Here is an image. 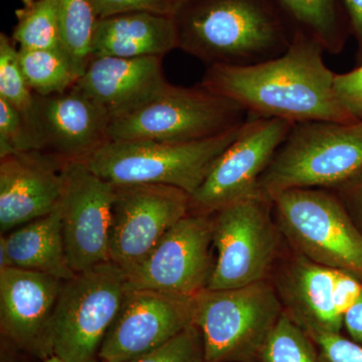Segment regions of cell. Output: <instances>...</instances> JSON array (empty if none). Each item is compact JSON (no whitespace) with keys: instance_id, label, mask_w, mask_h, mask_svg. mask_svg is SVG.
<instances>
[{"instance_id":"cell-13","label":"cell","mask_w":362,"mask_h":362,"mask_svg":"<svg viewBox=\"0 0 362 362\" xmlns=\"http://www.w3.org/2000/svg\"><path fill=\"white\" fill-rule=\"evenodd\" d=\"M59 211L71 268L76 274L111 261L110 230L116 187L87 162H65Z\"/></svg>"},{"instance_id":"cell-37","label":"cell","mask_w":362,"mask_h":362,"mask_svg":"<svg viewBox=\"0 0 362 362\" xmlns=\"http://www.w3.org/2000/svg\"><path fill=\"white\" fill-rule=\"evenodd\" d=\"M11 267H13V264L11 262V257H9L4 243L0 242V270L11 268Z\"/></svg>"},{"instance_id":"cell-19","label":"cell","mask_w":362,"mask_h":362,"mask_svg":"<svg viewBox=\"0 0 362 362\" xmlns=\"http://www.w3.org/2000/svg\"><path fill=\"white\" fill-rule=\"evenodd\" d=\"M162 58H93L71 89L99 105L114 120L151 101L168 84Z\"/></svg>"},{"instance_id":"cell-39","label":"cell","mask_w":362,"mask_h":362,"mask_svg":"<svg viewBox=\"0 0 362 362\" xmlns=\"http://www.w3.org/2000/svg\"><path fill=\"white\" fill-rule=\"evenodd\" d=\"M178 1H180V4H183V2H185V0H178Z\"/></svg>"},{"instance_id":"cell-25","label":"cell","mask_w":362,"mask_h":362,"mask_svg":"<svg viewBox=\"0 0 362 362\" xmlns=\"http://www.w3.org/2000/svg\"><path fill=\"white\" fill-rule=\"evenodd\" d=\"M259 362H320L315 342L308 333L286 315L272 331Z\"/></svg>"},{"instance_id":"cell-22","label":"cell","mask_w":362,"mask_h":362,"mask_svg":"<svg viewBox=\"0 0 362 362\" xmlns=\"http://www.w3.org/2000/svg\"><path fill=\"white\" fill-rule=\"evenodd\" d=\"M18 49L26 83L37 96L63 94L78 82L80 76L62 47Z\"/></svg>"},{"instance_id":"cell-12","label":"cell","mask_w":362,"mask_h":362,"mask_svg":"<svg viewBox=\"0 0 362 362\" xmlns=\"http://www.w3.org/2000/svg\"><path fill=\"white\" fill-rule=\"evenodd\" d=\"M115 187L110 256L127 275L189 214L190 194L164 185Z\"/></svg>"},{"instance_id":"cell-15","label":"cell","mask_w":362,"mask_h":362,"mask_svg":"<svg viewBox=\"0 0 362 362\" xmlns=\"http://www.w3.org/2000/svg\"><path fill=\"white\" fill-rule=\"evenodd\" d=\"M25 119L35 148L62 162L86 161L111 141L110 116L74 89L52 96L35 95Z\"/></svg>"},{"instance_id":"cell-11","label":"cell","mask_w":362,"mask_h":362,"mask_svg":"<svg viewBox=\"0 0 362 362\" xmlns=\"http://www.w3.org/2000/svg\"><path fill=\"white\" fill-rule=\"evenodd\" d=\"M293 125L283 119L249 116L239 136L190 197L189 213L213 214L221 207L259 194V181Z\"/></svg>"},{"instance_id":"cell-26","label":"cell","mask_w":362,"mask_h":362,"mask_svg":"<svg viewBox=\"0 0 362 362\" xmlns=\"http://www.w3.org/2000/svg\"><path fill=\"white\" fill-rule=\"evenodd\" d=\"M285 8L318 40L324 49H341L335 0H280Z\"/></svg>"},{"instance_id":"cell-40","label":"cell","mask_w":362,"mask_h":362,"mask_svg":"<svg viewBox=\"0 0 362 362\" xmlns=\"http://www.w3.org/2000/svg\"><path fill=\"white\" fill-rule=\"evenodd\" d=\"M94 362H106V361H100V359H97V361H95Z\"/></svg>"},{"instance_id":"cell-18","label":"cell","mask_w":362,"mask_h":362,"mask_svg":"<svg viewBox=\"0 0 362 362\" xmlns=\"http://www.w3.org/2000/svg\"><path fill=\"white\" fill-rule=\"evenodd\" d=\"M64 163L40 150L0 158L1 235L58 209L63 194Z\"/></svg>"},{"instance_id":"cell-29","label":"cell","mask_w":362,"mask_h":362,"mask_svg":"<svg viewBox=\"0 0 362 362\" xmlns=\"http://www.w3.org/2000/svg\"><path fill=\"white\" fill-rule=\"evenodd\" d=\"M35 148L25 116L0 99V158Z\"/></svg>"},{"instance_id":"cell-36","label":"cell","mask_w":362,"mask_h":362,"mask_svg":"<svg viewBox=\"0 0 362 362\" xmlns=\"http://www.w3.org/2000/svg\"><path fill=\"white\" fill-rule=\"evenodd\" d=\"M21 351L13 343L1 337V346H0V362H20L18 352Z\"/></svg>"},{"instance_id":"cell-24","label":"cell","mask_w":362,"mask_h":362,"mask_svg":"<svg viewBox=\"0 0 362 362\" xmlns=\"http://www.w3.org/2000/svg\"><path fill=\"white\" fill-rule=\"evenodd\" d=\"M16 11L13 40L20 49H59L61 30L57 0H21Z\"/></svg>"},{"instance_id":"cell-4","label":"cell","mask_w":362,"mask_h":362,"mask_svg":"<svg viewBox=\"0 0 362 362\" xmlns=\"http://www.w3.org/2000/svg\"><path fill=\"white\" fill-rule=\"evenodd\" d=\"M362 169V121L296 123L259 181L275 197L294 188H334Z\"/></svg>"},{"instance_id":"cell-27","label":"cell","mask_w":362,"mask_h":362,"mask_svg":"<svg viewBox=\"0 0 362 362\" xmlns=\"http://www.w3.org/2000/svg\"><path fill=\"white\" fill-rule=\"evenodd\" d=\"M35 97L21 69L20 49L13 37L0 33V99L26 117L32 111Z\"/></svg>"},{"instance_id":"cell-35","label":"cell","mask_w":362,"mask_h":362,"mask_svg":"<svg viewBox=\"0 0 362 362\" xmlns=\"http://www.w3.org/2000/svg\"><path fill=\"white\" fill-rule=\"evenodd\" d=\"M344 4L362 49V0H344Z\"/></svg>"},{"instance_id":"cell-21","label":"cell","mask_w":362,"mask_h":362,"mask_svg":"<svg viewBox=\"0 0 362 362\" xmlns=\"http://www.w3.org/2000/svg\"><path fill=\"white\" fill-rule=\"evenodd\" d=\"M0 242L16 268L40 272L62 281L75 277L66 256L59 207L1 235Z\"/></svg>"},{"instance_id":"cell-3","label":"cell","mask_w":362,"mask_h":362,"mask_svg":"<svg viewBox=\"0 0 362 362\" xmlns=\"http://www.w3.org/2000/svg\"><path fill=\"white\" fill-rule=\"evenodd\" d=\"M244 124L214 137L192 142L111 140L86 160L114 185H164L192 194Z\"/></svg>"},{"instance_id":"cell-31","label":"cell","mask_w":362,"mask_h":362,"mask_svg":"<svg viewBox=\"0 0 362 362\" xmlns=\"http://www.w3.org/2000/svg\"><path fill=\"white\" fill-rule=\"evenodd\" d=\"M310 337L320 362H362V345L343 337L341 333H320Z\"/></svg>"},{"instance_id":"cell-33","label":"cell","mask_w":362,"mask_h":362,"mask_svg":"<svg viewBox=\"0 0 362 362\" xmlns=\"http://www.w3.org/2000/svg\"><path fill=\"white\" fill-rule=\"evenodd\" d=\"M335 188L338 199L362 233V169Z\"/></svg>"},{"instance_id":"cell-9","label":"cell","mask_w":362,"mask_h":362,"mask_svg":"<svg viewBox=\"0 0 362 362\" xmlns=\"http://www.w3.org/2000/svg\"><path fill=\"white\" fill-rule=\"evenodd\" d=\"M127 292L125 272L113 262L64 282L54 312V356L64 362H94Z\"/></svg>"},{"instance_id":"cell-38","label":"cell","mask_w":362,"mask_h":362,"mask_svg":"<svg viewBox=\"0 0 362 362\" xmlns=\"http://www.w3.org/2000/svg\"><path fill=\"white\" fill-rule=\"evenodd\" d=\"M44 362H64L62 359H59V357L56 356H52L49 357V358L45 359Z\"/></svg>"},{"instance_id":"cell-6","label":"cell","mask_w":362,"mask_h":362,"mask_svg":"<svg viewBox=\"0 0 362 362\" xmlns=\"http://www.w3.org/2000/svg\"><path fill=\"white\" fill-rule=\"evenodd\" d=\"M283 237L293 249L362 280V233L337 195L325 188H294L272 197Z\"/></svg>"},{"instance_id":"cell-1","label":"cell","mask_w":362,"mask_h":362,"mask_svg":"<svg viewBox=\"0 0 362 362\" xmlns=\"http://www.w3.org/2000/svg\"><path fill=\"white\" fill-rule=\"evenodd\" d=\"M311 35L298 33L280 56L246 66H209L201 85L240 105L249 116L294 124L356 122L334 90L335 74Z\"/></svg>"},{"instance_id":"cell-14","label":"cell","mask_w":362,"mask_h":362,"mask_svg":"<svg viewBox=\"0 0 362 362\" xmlns=\"http://www.w3.org/2000/svg\"><path fill=\"white\" fill-rule=\"evenodd\" d=\"M194 297L127 289L98 359L129 362L158 349L194 321Z\"/></svg>"},{"instance_id":"cell-7","label":"cell","mask_w":362,"mask_h":362,"mask_svg":"<svg viewBox=\"0 0 362 362\" xmlns=\"http://www.w3.org/2000/svg\"><path fill=\"white\" fill-rule=\"evenodd\" d=\"M249 114L233 100L199 87L168 84L137 110L111 121V140L192 142L223 134Z\"/></svg>"},{"instance_id":"cell-5","label":"cell","mask_w":362,"mask_h":362,"mask_svg":"<svg viewBox=\"0 0 362 362\" xmlns=\"http://www.w3.org/2000/svg\"><path fill=\"white\" fill-rule=\"evenodd\" d=\"M206 362H259L283 308L269 279L194 297Z\"/></svg>"},{"instance_id":"cell-20","label":"cell","mask_w":362,"mask_h":362,"mask_svg":"<svg viewBox=\"0 0 362 362\" xmlns=\"http://www.w3.org/2000/svg\"><path fill=\"white\" fill-rule=\"evenodd\" d=\"M175 49H178L175 16L134 11L100 18L93 39L92 59L164 57Z\"/></svg>"},{"instance_id":"cell-2","label":"cell","mask_w":362,"mask_h":362,"mask_svg":"<svg viewBox=\"0 0 362 362\" xmlns=\"http://www.w3.org/2000/svg\"><path fill=\"white\" fill-rule=\"evenodd\" d=\"M175 20L178 49L209 66L261 63L291 44L259 0H185Z\"/></svg>"},{"instance_id":"cell-16","label":"cell","mask_w":362,"mask_h":362,"mask_svg":"<svg viewBox=\"0 0 362 362\" xmlns=\"http://www.w3.org/2000/svg\"><path fill=\"white\" fill-rule=\"evenodd\" d=\"M64 282L16 267L0 270L1 337L40 361L54 356V312Z\"/></svg>"},{"instance_id":"cell-32","label":"cell","mask_w":362,"mask_h":362,"mask_svg":"<svg viewBox=\"0 0 362 362\" xmlns=\"http://www.w3.org/2000/svg\"><path fill=\"white\" fill-rule=\"evenodd\" d=\"M334 90L343 108L362 121V66L346 74H335Z\"/></svg>"},{"instance_id":"cell-34","label":"cell","mask_w":362,"mask_h":362,"mask_svg":"<svg viewBox=\"0 0 362 362\" xmlns=\"http://www.w3.org/2000/svg\"><path fill=\"white\" fill-rule=\"evenodd\" d=\"M343 326L354 341L362 345V292L343 317Z\"/></svg>"},{"instance_id":"cell-30","label":"cell","mask_w":362,"mask_h":362,"mask_svg":"<svg viewBox=\"0 0 362 362\" xmlns=\"http://www.w3.org/2000/svg\"><path fill=\"white\" fill-rule=\"evenodd\" d=\"M93 2L99 18L134 11L175 16L181 6L178 0H93Z\"/></svg>"},{"instance_id":"cell-23","label":"cell","mask_w":362,"mask_h":362,"mask_svg":"<svg viewBox=\"0 0 362 362\" xmlns=\"http://www.w3.org/2000/svg\"><path fill=\"white\" fill-rule=\"evenodd\" d=\"M57 4L62 49L81 77L92 59L93 39L99 16L93 0H57Z\"/></svg>"},{"instance_id":"cell-8","label":"cell","mask_w":362,"mask_h":362,"mask_svg":"<svg viewBox=\"0 0 362 362\" xmlns=\"http://www.w3.org/2000/svg\"><path fill=\"white\" fill-rule=\"evenodd\" d=\"M211 216L216 256L207 289H233L269 279L286 243L273 199L259 192Z\"/></svg>"},{"instance_id":"cell-17","label":"cell","mask_w":362,"mask_h":362,"mask_svg":"<svg viewBox=\"0 0 362 362\" xmlns=\"http://www.w3.org/2000/svg\"><path fill=\"white\" fill-rule=\"evenodd\" d=\"M337 272L307 258L287 243L272 269L269 280L283 311L310 337L341 333L343 315L335 301Z\"/></svg>"},{"instance_id":"cell-28","label":"cell","mask_w":362,"mask_h":362,"mask_svg":"<svg viewBox=\"0 0 362 362\" xmlns=\"http://www.w3.org/2000/svg\"><path fill=\"white\" fill-rule=\"evenodd\" d=\"M129 362H206L201 330L192 324L165 344Z\"/></svg>"},{"instance_id":"cell-10","label":"cell","mask_w":362,"mask_h":362,"mask_svg":"<svg viewBox=\"0 0 362 362\" xmlns=\"http://www.w3.org/2000/svg\"><path fill=\"white\" fill-rule=\"evenodd\" d=\"M213 250V216L189 213L126 275L127 289L197 296L211 282L216 264Z\"/></svg>"}]
</instances>
